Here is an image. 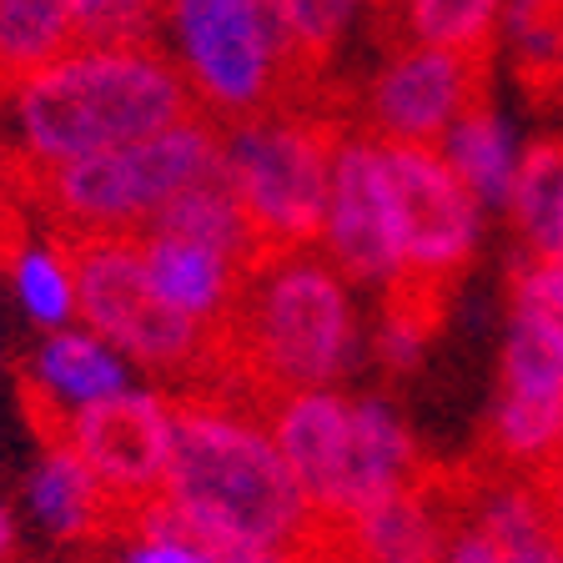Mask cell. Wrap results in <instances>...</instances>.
I'll return each mask as SVG.
<instances>
[{
  "label": "cell",
  "mask_w": 563,
  "mask_h": 563,
  "mask_svg": "<svg viewBox=\"0 0 563 563\" xmlns=\"http://www.w3.org/2000/svg\"><path fill=\"white\" fill-rule=\"evenodd\" d=\"M11 282H15V297H21L25 317H31L35 328L56 332V328H66V322H76V287H70V272L51 242L25 246L11 267Z\"/></svg>",
  "instance_id": "cell-26"
},
{
  "label": "cell",
  "mask_w": 563,
  "mask_h": 563,
  "mask_svg": "<svg viewBox=\"0 0 563 563\" xmlns=\"http://www.w3.org/2000/svg\"><path fill=\"white\" fill-rule=\"evenodd\" d=\"M136 246H141V267H146L152 292L162 297L172 312L187 317V322H197V328H207V332H222L246 272L236 267L232 257H222V252L181 242V236L136 232Z\"/></svg>",
  "instance_id": "cell-18"
},
{
  "label": "cell",
  "mask_w": 563,
  "mask_h": 563,
  "mask_svg": "<svg viewBox=\"0 0 563 563\" xmlns=\"http://www.w3.org/2000/svg\"><path fill=\"white\" fill-rule=\"evenodd\" d=\"M172 398L162 504L207 563H342L338 533L297 488L262 402L232 387H187Z\"/></svg>",
  "instance_id": "cell-1"
},
{
  "label": "cell",
  "mask_w": 563,
  "mask_h": 563,
  "mask_svg": "<svg viewBox=\"0 0 563 563\" xmlns=\"http://www.w3.org/2000/svg\"><path fill=\"white\" fill-rule=\"evenodd\" d=\"M317 252L338 267V277L357 287H387L398 257H393V227H387L383 172H377V141L352 126L332 156V187H328V222Z\"/></svg>",
  "instance_id": "cell-14"
},
{
  "label": "cell",
  "mask_w": 563,
  "mask_h": 563,
  "mask_svg": "<svg viewBox=\"0 0 563 563\" xmlns=\"http://www.w3.org/2000/svg\"><path fill=\"white\" fill-rule=\"evenodd\" d=\"M70 51V0H0V96Z\"/></svg>",
  "instance_id": "cell-21"
},
{
  "label": "cell",
  "mask_w": 563,
  "mask_h": 563,
  "mask_svg": "<svg viewBox=\"0 0 563 563\" xmlns=\"http://www.w3.org/2000/svg\"><path fill=\"white\" fill-rule=\"evenodd\" d=\"M0 106L11 111V131L0 126V156L31 166L117 152L201 117L181 66L162 46H81L25 76Z\"/></svg>",
  "instance_id": "cell-2"
},
{
  "label": "cell",
  "mask_w": 563,
  "mask_h": 563,
  "mask_svg": "<svg viewBox=\"0 0 563 563\" xmlns=\"http://www.w3.org/2000/svg\"><path fill=\"white\" fill-rule=\"evenodd\" d=\"M172 0H70L76 51L81 46H156Z\"/></svg>",
  "instance_id": "cell-25"
},
{
  "label": "cell",
  "mask_w": 563,
  "mask_h": 563,
  "mask_svg": "<svg viewBox=\"0 0 563 563\" xmlns=\"http://www.w3.org/2000/svg\"><path fill=\"white\" fill-rule=\"evenodd\" d=\"M493 56L443 46H393L367 91L357 96V131L373 141L433 146L463 111L488 101Z\"/></svg>",
  "instance_id": "cell-11"
},
{
  "label": "cell",
  "mask_w": 563,
  "mask_h": 563,
  "mask_svg": "<svg viewBox=\"0 0 563 563\" xmlns=\"http://www.w3.org/2000/svg\"><path fill=\"white\" fill-rule=\"evenodd\" d=\"M46 242L56 246L70 272L76 317L86 322V332H96L106 347H117L131 363V373L166 383V393L217 383V373H222L217 332L187 322L152 292L136 236L46 232Z\"/></svg>",
  "instance_id": "cell-7"
},
{
  "label": "cell",
  "mask_w": 563,
  "mask_h": 563,
  "mask_svg": "<svg viewBox=\"0 0 563 563\" xmlns=\"http://www.w3.org/2000/svg\"><path fill=\"white\" fill-rule=\"evenodd\" d=\"M25 246H31V222H25V207L15 201L5 172H0V277L15 267V257H21Z\"/></svg>",
  "instance_id": "cell-28"
},
{
  "label": "cell",
  "mask_w": 563,
  "mask_h": 563,
  "mask_svg": "<svg viewBox=\"0 0 563 563\" xmlns=\"http://www.w3.org/2000/svg\"><path fill=\"white\" fill-rule=\"evenodd\" d=\"M136 383L131 363L117 347H106L96 332L86 328H56L46 332V342L31 352V363L21 373L25 412L35 418L41 438H51L70 412L91 408L101 398H117Z\"/></svg>",
  "instance_id": "cell-15"
},
{
  "label": "cell",
  "mask_w": 563,
  "mask_h": 563,
  "mask_svg": "<svg viewBox=\"0 0 563 563\" xmlns=\"http://www.w3.org/2000/svg\"><path fill=\"white\" fill-rule=\"evenodd\" d=\"M448 162L453 172L468 181V191L493 207H508V191H514V172H518V146L508 136V126L493 117V106L478 101L473 111L453 121L448 131Z\"/></svg>",
  "instance_id": "cell-22"
},
{
  "label": "cell",
  "mask_w": 563,
  "mask_h": 563,
  "mask_svg": "<svg viewBox=\"0 0 563 563\" xmlns=\"http://www.w3.org/2000/svg\"><path fill=\"white\" fill-rule=\"evenodd\" d=\"M373 5H377V11H383V15H387V11H393V0H373Z\"/></svg>",
  "instance_id": "cell-31"
},
{
  "label": "cell",
  "mask_w": 563,
  "mask_h": 563,
  "mask_svg": "<svg viewBox=\"0 0 563 563\" xmlns=\"http://www.w3.org/2000/svg\"><path fill=\"white\" fill-rule=\"evenodd\" d=\"M267 428L277 438L297 488L322 523H342L377 498L428 478L418 433L387 398H352L342 387H312L267 402Z\"/></svg>",
  "instance_id": "cell-5"
},
{
  "label": "cell",
  "mask_w": 563,
  "mask_h": 563,
  "mask_svg": "<svg viewBox=\"0 0 563 563\" xmlns=\"http://www.w3.org/2000/svg\"><path fill=\"white\" fill-rule=\"evenodd\" d=\"M357 347L363 328L338 267L317 246L267 252L246 267L217 332L222 373L211 387H232L267 408L292 393L338 387L357 363Z\"/></svg>",
  "instance_id": "cell-3"
},
{
  "label": "cell",
  "mask_w": 563,
  "mask_h": 563,
  "mask_svg": "<svg viewBox=\"0 0 563 563\" xmlns=\"http://www.w3.org/2000/svg\"><path fill=\"white\" fill-rule=\"evenodd\" d=\"M377 172H383L393 257H398L383 297L448 312V292L478 257V197L438 146L377 141Z\"/></svg>",
  "instance_id": "cell-9"
},
{
  "label": "cell",
  "mask_w": 563,
  "mask_h": 563,
  "mask_svg": "<svg viewBox=\"0 0 563 563\" xmlns=\"http://www.w3.org/2000/svg\"><path fill=\"white\" fill-rule=\"evenodd\" d=\"M21 514L25 523L56 549H91L101 539H117L121 514L106 498V488L91 478L81 457L66 443L46 438L35 463L25 468L21 483Z\"/></svg>",
  "instance_id": "cell-16"
},
{
  "label": "cell",
  "mask_w": 563,
  "mask_h": 563,
  "mask_svg": "<svg viewBox=\"0 0 563 563\" xmlns=\"http://www.w3.org/2000/svg\"><path fill=\"white\" fill-rule=\"evenodd\" d=\"M352 5L357 0H277V21H282V35H287V66H292V81L302 91V101H317V96L332 91L328 66Z\"/></svg>",
  "instance_id": "cell-23"
},
{
  "label": "cell",
  "mask_w": 563,
  "mask_h": 563,
  "mask_svg": "<svg viewBox=\"0 0 563 563\" xmlns=\"http://www.w3.org/2000/svg\"><path fill=\"white\" fill-rule=\"evenodd\" d=\"M514 322L539 332L563 357V262L528 257L514 267Z\"/></svg>",
  "instance_id": "cell-27"
},
{
  "label": "cell",
  "mask_w": 563,
  "mask_h": 563,
  "mask_svg": "<svg viewBox=\"0 0 563 563\" xmlns=\"http://www.w3.org/2000/svg\"><path fill=\"white\" fill-rule=\"evenodd\" d=\"M387 15H402V31H412L418 46L493 56L504 0H393Z\"/></svg>",
  "instance_id": "cell-24"
},
{
  "label": "cell",
  "mask_w": 563,
  "mask_h": 563,
  "mask_svg": "<svg viewBox=\"0 0 563 563\" xmlns=\"http://www.w3.org/2000/svg\"><path fill=\"white\" fill-rule=\"evenodd\" d=\"M0 172L21 207L41 211L46 232L136 236L176 191L222 176V131L207 117H187L172 131H156L117 152L81 156V162L31 166L0 156Z\"/></svg>",
  "instance_id": "cell-4"
},
{
  "label": "cell",
  "mask_w": 563,
  "mask_h": 563,
  "mask_svg": "<svg viewBox=\"0 0 563 563\" xmlns=\"http://www.w3.org/2000/svg\"><path fill=\"white\" fill-rule=\"evenodd\" d=\"M141 232H162V236H181V242L211 246V252L232 257L242 272L257 257H267V252L257 246V236H252V227H246L242 207H236V191H232V181H227V166H222V176L176 191V197L166 201Z\"/></svg>",
  "instance_id": "cell-19"
},
{
  "label": "cell",
  "mask_w": 563,
  "mask_h": 563,
  "mask_svg": "<svg viewBox=\"0 0 563 563\" xmlns=\"http://www.w3.org/2000/svg\"><path fill=\"white\" fill-rule=\"evenodd\" d=\"M357 126V96L332 86L317 101L277 106L267 117L222 131V166L262 252L322 242L332 156Z\"/></svg>",
  "instance_id": "cell-6"
},
{
  "label": "cell",
  "mask_w": 563,
  "mask_h": 563,
  "mask_svg": "<svg viewBox=\"0 0 563 563\" xmlns=\"http://www.w3.org/2000/svg\"><path fill=\"white\" fill-rule=\"evenodd\" d=\"M563 453V357L528 332L523 322L508 328L504 363H498V398L483 428V457L498 473L543 478Z\"/></svg>",
  "instance_id": "cell-13"
},
{
  "label": "cell",
  "mask_w": 563,
  "mask_h": 563,
  "mask_svg": "<svg viewBox=\"0 0 563 563\" xmlns=\"http://www.w3.org/2000/svg\"><path fill=\"white\" fill-rule=\"evenodd\" d=\"M172 433H176L172 393L131 383L117 398H101L91 408L70 412L51 438L81 457L91 478L106 488V498L117 504V514L126 518L162 498L166 463H172Z\"/></svg>",
  "instance_id": "cell-10"
},
{
  "label": "cell",
  "mask_w": 563,
  "mask_h": 563,
  "mask_svg": "<svg viewBox=\"0 0 563 563\" xmlns=\"http://www.w3.org/2000/svg\"><path fill=\"white\" fill-rule=\"evenodd\" d=\"M448 543V483L428 473L412 488L377 498L338 528L342 563H443Z\"/></svg>",
  "instance_id": "cell-17"
},
{
  "label": "cell",
  "mask_w": 563,
  "mask_h": 563,
  "mask_svg": "<svg viewBox=\"0 0 563 563\" xmlns=\"http://www.w3.org/2000/svg\"><path fill=\"white\" fill-rule=\"evenodd\" d=\"M21 559V508L0 493V563Z\"/></svg>",
  "instance_id": "cell-29"
},
{
  "label": "cell",
  "mask_w": 563,
  "mask_h": 563,
  "mask_svg": "<svg viewBox=\"0 0 563 563\" xmlns=\"http://www.w3.org/2000/svg\"><path fill=\"white\" fill-rule=\"evenodd\" d=\"M448 483L443 563H563V528L539 478L463 473Z\"/></svg>",
  "instance_id": "cell-12"
},
{
  "label": "cell",
  "mask_w": 563,
  "mask_h": 563,
  "mask_svg": "<svg viewBox=\"0 0 563 563\" xmlns=\"http://www.w3.org/2000/svg\"><path fill=\"white\" fill-rule=\"evenodd\" d=\"M508 217L528 257L563 262V136H543L518 156Z\"/></svg>",
  "instance_id": "cell-20"
},
{
  "label": "cell",
  "mask_w": 563,
  "mask_h": 563,
  "mask_svg": "<svg viewBox=\"0 0 563 563\" xmlns=\"http://www.w3.org/2000/svg\"><path fill=\"white\" fill-rule=\"evenodd\" d=\"M166 25L176 35L172 60L217 131L302 101L287 66L277 0H172Z\"/></svg>",
  "instance_id": "cell-8"
},
{
  "label": "cell",
  "mask_w": 563,
  "mask_h": 563,
  "mask_svg": "<svg viewBox=\"0 0 563 563\" xmlns=\"http://www.w3.org/2000/svg\"><path fill=\"white\" fill-rule=\"evenodd\" d=\"M543 498H549V508H553V518H559V528H563V453L553 457L549 468H543Z\"/></svg>",
  "instance_id": "cell-30"
}]
</instances>
